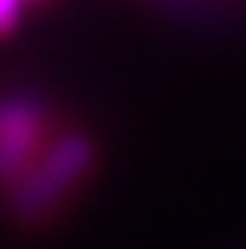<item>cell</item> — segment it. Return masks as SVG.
Listing matches in <instances>:
<instances>
[{
	"instance_id": "2",
	"label": "cell",
	"mask_w": 246,
	"mask_h": 249,
	"mask_svg": "<svg viewBox=\"0 0 246 249\" xmlns=\"http://www.w3.org/2000/svg\"><path fill=\"white\" fill-rule=\"evenodd\" d=\"M47 146V104L32 93L0 96V189H15Z\"/></svg>"
},
{
	"instance_id": "3",
	"label": "cell",
	"mask_w": 246,
	"mask_h": 249,
	"mask_svg": "<svg viewBox=\"0 0 246 249\" xmlns=\"http://www.w3.org/2000/svg\"><path fill=\"white\" fill-rule=\"evenodd\" d=\"M21 7H25V0H0V36H7V32L18 29Z\"/></svg>"
},
{
	"instance_id": "1",
	"label": "cell",
	"mask_w": 246,
	"mask_h": 249,
	"mask_svg": "<svg viewBox=\"0 0 246 249\" xmlns=\"http://www.w3.org/2000/svg\"><path fill=\"white\" fill-rule=\"evenodd\" d=\"M96 164V146L86 132H64L39 153L32 171L7 192V207L18 221H43L79 189Z\"/></svg>"
}]
</instances>
